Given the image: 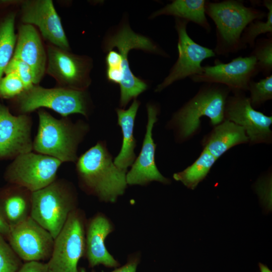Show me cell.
<instances>
[{
	"label": "cell",
	"instance_id": "cell-1",
	"mask_svg": "<svg viewBox=\"0 0 272 272\" xmlns=\"http://www.w3.org/2000/svg\"><path fill=\"white\" fill-rule=\"evenodd\" d=\"M75 164L79 185L86 194L113 203L125 192L127 171L115 165L105 141H98Z\"/></svg>",
	"mask_w": 272,
	"mask_h": 272
},
{
	"label": "cell",
	"instance_id": "cell-2",
	"mask_svg": "<svg viewBox=\"0 0 272 272\" xmlns=\"http://www.w3.org/2000/svg\"><path fill=\"white\" fill-rule=\"evenodd\" d=\"M231 91L217 84L205 83L197 93L174 113L167 127L174 131L175 140L182 143L196 134L200 118L206 116L214 126L224 120L225 105Z\"/></svg>",
	"mask_w": 272,
	"mask_h": 272
},
{
	"label": "cell",
	"instance_id": "cell-3",
	"mask_svg": "<svg viewBox=\"0 0 272 272\" xmlns=\"http://www.w3.org/2000/svg\"><path fill=\"white\" fill-rule=\"evenodd\" d=\"M38 126L33 141V151L53 157L62 163H75L77 151L89 131V124L68 117L57 119L43 109L38 112Z\"/></svg>",
	"mask_w": 272,
	"mask_h": 272
},
{
	"label": "cell",
	"instance_id": "cell-4",
	"mask_svg": "<svg viewBox=\"0 0 272 272\" xmlns=\"http://www.w3.org/2000/svg\"><path fill=\"white\" fill-rule=\"evenodd\" d=\"M205 13L216 25V55L227 56L244 49L241 37L246 26L253 21L262 20L266 13L247 7L237 0L206 2Z\"/></svg>",
	"mask_w": 272,
	"mask_h": 272
},
{
	"label": "cell",
	"instance_id": "cell-5",
	"mask_svg": "<svg viewBox=\"0 0 272 272\" xmlns=\"http://www.w3.org/2000/svg\"><path fill=\"white\" fill-rule=\"evenodd\" d=\"M77 189L70 181L57 178L32 192L31 217L47 230L54 239L70 215L78 208Z\"/></svg>",
	"mask_w": 272,
	"mask_h": 272
},
{
	"label": "cell",
	"instance_id": "cell-6",
	"mask_svg": "<svg viewBox=\"0 0 272 272\" xmlns=\"http://www.w3.org/2000/svg\"><path fill=\"white\" fill-rule=\"evenodd\" d=\"M20 114H28L40 108H47L62 117L79 113L88 117L90 103L86 90L63 87L45 88L34 85L17 97Z\"/></svg>",
	"mask_w": 272,
	"mask_h": 272
},
{
	"label": "cell",
	"instance_id": "cell-7",
	"mask_svg": "<svg viewBox=\"0 0 272 272\" xmlns=\"http://www.w3.org/2000/svg\"><path fill=\"white\" fill-rule=\"evenodd\" d=\"M108 51L116 47L121 59L120 70L122 80L120 86V105L124 108L132 99L144 92L147 84L132 73L128 60V54L132 49H140L166 56L167 54L147 37L135 33L128 25L120 27L107 40Z\"/></svg>",
	"mask_w": 272,
	"mask_h": 272
},
{
	"label": "cell",
	"instance_id": "cell-8",
	"mask_svg": "<svg viewBox=\"0 0 272 272\" xmlns=\"http://www.w3.org/2000/svg\"><path fill=\"white\" fill-rule=\"evenodd\" d=\"M84 211L77 208L69 216L63 227L54 239L52 253L47 264L49 272H80V259L85 254Z\"/></svg>",
	"mask_w": 272,
	"mask_h": 272
},
{
	"label": "cell",
	"instance_id": "cell-9",
	"mask_svg": "<svg viewBox=\"0 0 272 272\" xmlns=\"http://www.w3.org/2000/svg\"><path fill=\"white\" fill-rule=\"evenodd\" d=\"M62 164L53 157L32 151L14 158L7 167L4 178L8 183L34 192L56 180Z\"/></svg>",
	"mask_w": 272,
	"mask_h": 272
},
{
	"label": "cell",
	"instance_id": "cell-10",
	"mask_svg": "<svg viewBox=\"0 0 272 272\" xmlns=\"http://www.w3.org/2000/svg\"><path fill=\"white\" fill-rule=\"evenodd\" d=\"M175 28L178 35V58L168 75L156 87L155 91L161 92L176 81L199 74L202 62L216 56L214 50L195 42L187 32L188 21L175 18Z\"/></svg>",
	"mask_w": 272,
	"mask_h": 272
},
{
	"label": "cell",
	"instance_id": "cell-11",
	"mask_svg": "<svg viewBox=\"0 0 272 272\" xmlns=\"http://www.w3.org/2000/svg\"><path fill=\"white\" fill-rule=\"evenodd\" d=\"M258 73L255 58L249 55L238 56L227 63L216 59L214 65L202 66L199 74L189 78L195 83L217 84L232 92H245L250 82Z\"/></svg>",
	"mask_w": 272,
	"mask_h": 272
},
{
	"label": "cell",
	"instance_id": "cell-12",
	"mask_svg": "<svg viewBox=\"0 0 272 272\" xmlns=\"http://www.w3.org/2000/svg\"><path fill=\"white\" fill-rule=\"evenodd\" d=\"M226 99L224 119L232 121L244 129L249 144H270L272 143V116L256 110L245 92H232Z\"/></svg>",
	"mask_w": 272,
	"mask_h": 272
},
{
	"label": "cell",
	"instance_id": "cell-13",
	"mask_svg": "<svg viewBox=\"0 0 272 272\" xmlns=\"http://www.w3.org/2000/svg\"><path fill=\"white\" fill-rule=\"evenodd\" d=\"M7 240L23 261H44L51 256L54 238L31 216L10 228Z\"/></svg>",
	"mask_w": 272,
	"mask_h": 272
},
{
	"label": "cell",
	"instance_id": "cell-14",
	"mask_svg": "<svg viewBox=\"0 0 272 272\" xmlns=\"http://www.w3.org/2000/svg\"><path fill=\"white\" fill-rule=\"evenodd\" d=\"M148 121L142 147L130 169L127 172V185L145 186L153 181L169 184L170 179L164 177L159 171L155 159L156 144L153 138V129L158 120L159 109L153 104L147 106Z\"/></svg>",
	"mask_w": 272,
	"mask_h": 272
},
{
	"label": "cell",
	"instance_id": "cell-15",
	"mask_svg": "<svg viewBox=\"0 0 272 272\" xmlns=\"http://www.w3.org/2000/svg\"><path fill=\"white\" fill-rule=\"evenodd\" d=\"M47 53L46 72L57 81L60 87L86 90L90 84L87 59L52 44L48 46Z\"/></svg>",
	"mask_w": 272,
	"mask_h": 272
},
{
	"label": "cell",
	"instance_id": "cell-16",
	"mask_svg": "<svg viewBox=\"0 0 272 272\" xmlns=\"http://www.w3.org/2000/svg\"><path fill=\"white\" fill-rule=\"evenodd\" d=\"M32 118L28 114L14 115L0 104V159H14L33 151Z\"/></svg>",
	"mask_w": 272,
	"mask_h": 272
},
{
	"label": "cell",
	"instance_id": "cell-17",
	"mask_svg": "<svg viewBox=\"0 0 272 272\" xmlns=\"http://www.w3.org/2000/svg\"><path fill=\"white\" fill-rule=\"evenodd\" d=\"M22 21L37 26L52 45L67 50L69 44L60 19L51 0L27 1L22 4Z\"/></svg>",
	"mask_w": 272,
	"mask_h": 272
},
{
	"label": "cell",
	"instance_id": "cell-18",
	"mask_svg": "<svg viewBox=\"0 0 272 272\" xmlns=\"http://www.w3.org/2000/svg\"><path fill=\"white\" fill-rule=\"evenodd\" d=\"M114 230L112 222L103 213H98L87 220L85 257L90 267L102 264L109 268H116L120 265L105 244L106 238Z\"/></svg>",
	"mask_w": 272,
	"mask_h": 272
},
{
	"label": "cell",
	"instance_id": "cell-19",
	"mask_svg": "<svg viewBox=\"0 0 272 272\" xmlns=\"http://www.w3.org/2000/svg\"><path fill=\"white\" fill-rule=\"evenodd\" d=\"M13 58L30 66L34 84L37 85L46 71L47 56L40 36L32 25L24 24L20 27Z\"/></svg>",
	"mask_w": 272,
	"mask_h": 272
},
{
	"label": "cell",
	"instance_id": "cell-20",
	"mask_svg": "<svg viewBox=\"0 0 272 272\" xmlns=\"http://www.w3.org/2000/svg\"><path fill=\"white\" fill-rule=\"evenodd\" d=\"M32 195V191L15 184L0 188V213L10 228L30 217Z\"/></svg>",
	"mask_w": 272,
	"mask_h": 272
},
{
	"label": "cell",
	"instance_id": "cell-21",
	"mask_svg": "<svg viewBox=\"0 0 272 272\" xmlns=\"http://www.w3.org/2000/svg\"><path fill=\"white\" fill-rule=\"evenodd\" d=\"M249 143V139L241 126L224 119L214 126L203 140V149L217 159L232 147Z\"/></svg>",
	"mask_w": 272,
	"mask_h": 272
},
{
	"label": "cell",
	"instance_id": "cell-22",
	"mask_svg": "<svg viewBox=\"0 0 272 272\" xmlns=\"http://www.w3.org/2000/svg\"><path fill=\"white\" fill-rule=\"evenodd\" d=\"M140 104V101L134 99L127 109L121 108L116 109L117 124L120 127L122 134V143L119 154L114 159V163L117 167L126 171L136 158L134 149L137 140L134 137L133 128Z\"/></svg>",
	"mask_w": 272,
	"mask_h": 272
},
{
	"label": "cell",
	"instance_id": "cell-23",
	"mask_svg": "<svg viewBox=\"0 0 272 272\" xmlns=\"http://www.w3.org/2000/svg\"><path fill=\"white\" fill-rule=\"evenodd\" d=\"M206 2L205 0H174L155 11L151 18L162 15L172 16L175 18L192 22L210 33L211 27L205 13Z\"/></svg>",
	"mask_w": 272,
	"mask_h": 272
},
{
	"label": "cell",
	"instance_id": "cell-24",
	"mask_svg": "<svg viewBox=\"0 0 272 272\" xmlns=\"http://www.w3.org/2000/svg\"><path fill=\"white\" fill-rule=\"evenodd\" d=\"M217 159L203 149L198 158L183 171L173 174V178L186 187L194 189L209 173Z\"/></svg>",
	"mask_w": 272,
	"mask_h": 272
},
{
	"label": "cell",
	"instance_id": "cell-25",
	"mask_svg": "<svg viewBox=\"0 0 272 272\" xmlns=\"http://www.w3.org/2000/svg\"><path fill=\"white\" fill-rule=\"evenodd\" d=\"M14 22V15L11 14L0 25V81L14 52L16 40Z\"/></svg>",
	"mask_w": 272,
	"mask_h": 272
},
{
	"label": "cell",
	"instance_id": "cell-26",
	"mask_svg": "<svg viewBox=\"0 0 272 272\" xmlns=\"http://www.w3.org/2000/svg\"><path fill=\"white\" fill-rule=\"evenodd\" d=\"M263 4L267 10L266 20L253 21L244 29L241 37L244 49L247 46L253 48L258 36L262 34L269 33L272 35V1L264 0Z\"/></svg>",
	"mask_w": 272,
	"mask_h": 272
},
{
	"label": "cell",
	"instance_id": "cell-27",
	"mask_svg": "<svg viewBox=\"0 0 272 272\" xmlns=\"http://www.w3.org/2000/svg\"><path fill=\"white\" fill-rule=\"evenodd\" d=\"M249 55L253 56L259 73L267 77L272 72V37L256 39Z\"/></svg>",
	"mask_w": 272,
	"mask_h": 272
},
{
	"label": "cell",
	"instance_id": "cell-28",
	"mask_svg": "<svg viewBox=\"0 0 272 272\" xmlns=\"http://www.w3.org/2000/svg\"><path fill=\"white\" fill-rule=\"evenodd\" d=\"M249 97L252 106L259 107L272 99V75L256 82L252 80L248 85Z\"/></svg>",
	"mask_w": 272,
	"mask_h": 272
},
{
	"label": "cell",
	"instance_id": "cell-29",
	"mask_svg": "<svg viewBox=\"0 0 272 272\" xmlns=\"http://www.w3.org/2000/svg\"><path fill=\"white\" fill-rule=\"evenodd\" d=\"M23 264V261L0 234V272H17Z\"/></svg>",
	"mask_w": 272,
	"mask_h": 272
},
{
	"label": "cell",
	"instance_id": "cell-30",
	"mask_svg": "<svg viewBox=\"0 0 272 272\" xmlns=\"http://www.w3.org/2000/svg\"><path fill=\"white\" fill-rule=\"evenodd\" d=\"M25 91L21 79L15 74L9 73L0 81V97L16 98Z\"/></svg>",
	"mask_w": 272,
	"mask_h": 272
},
{
	"label": "cell",
	"instance_id": "cell-31",
	"mask_svg": "<svg viewBox=\"0 0 272 272\" xmlns=\"http://www.w3.org/2000/svg\"><path fill=\"white\" fill-rule=\"evenodd\" d=\"M4 73L6 74H15L23 82L25 90L35 85L31 69L27 64L20 59L12 57Z\"/></svg>",
	"mask_w": 272,
	"mask_h": 272
},
{
	"label": "cell",
	"instance_id": "cell-32",
	"mask_svg": "<svg viewBox=\"0 0 272 272\" xmlns=\"http://www.w3.org/2000/svg\"><path fill=\"white\" fill-rule=\"evenodd\" d=\"M140 253H134L130 255L126 263L121 266L116 267L111 272H136L139 263L140 262ZM91 272H95L92 270Z\"/></svg>",
	"mask_w": 272,
	"mask_h": 272
},
{
	"label": "cell",
	"instance_id": "cell-33",
	"mask_svg": "<svg viewBox=\"0 0 272 272\" xmlns=\"http://www.w3.org/2000/svg\"><path fill=\"white\" fill-rule=\"evenodd\" d=\"M17 272H49L47 262L29 261L23 263Z\"/></svg>",
	"mask_w": 272,
	"mask_h": 272
},
{
	"label": "cell",
	"instance_id": "cell-34",
	"mask_svg": "<svg viewBox=\"0 0 272 272\" xmlns=\"http://www.w3.org/2000/svg\"><path fill=\"white\" fill-rule=\"evenodd\" d=\"M10 230V228L9 226L5 222L0 213V234L4 237L6 240L9 234Z\"/></svg>",
	"mask_w": 272,
	"mask_h": 272
},
{
	"label": "cell",
	"instance_id": "cell-35",
	"mask_svg": "<svg viewBox=\"0 0 272 272\" xmlns=\"http://www.w3.org/2000/svg\"><path fill=\"white\" fill-rule=\"evenodd\" d=\"M260 272H272L269 268L265 264L259 263Z\"/></svg>",
	"mask_w": 272,
	"mask_h": 272
},
{
	"label": "cell",
	"instance_id": "cell-36",
	"mask_svg": "<svg viewBox=\"0 0 272 272\" xmlns=\"http://www.w3.org/2000/svg\"><path fill=\"white\" fill-rule=\"evenodd\" d=\"M80 272H85V270L83 268L80 269Z\"/></svg>",
	"mask_w": 272,
	"mask_h": 272
}]
</instances>
